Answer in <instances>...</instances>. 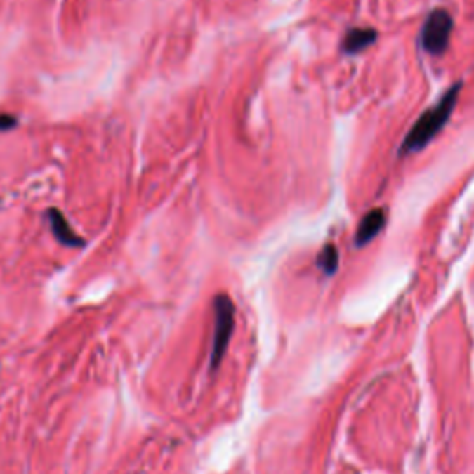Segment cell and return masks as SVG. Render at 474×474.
<instances>
[{"label":"cell","mask_w":474,"mask_h":474,"mask_svg":"<svg viewBox=\"0 0 474 474\" xmlns=\"http://www.w3.org/2000/svg\"><path fill=\"white\" fill-rule=\"evenodd\" d=\"M459 91H461V84H456L445 93L443 98L437 104L421 115L408 132L406 139L402 143V154L408 152H419L423 150L426 145L437 136L445 128V124L449 123L450 115H452L454 107L458 104Z\"/></svg>","instance_id":"cell-1"},{"label":"cell","mask_w":474,"mask_h":474,"mask_svg":"<svg viewBox=\"0 0 474 474\" xmlns=\"http://www.w3.org/2000/svg\"><path fill=\"white\" fill-rule=\"evenodd\" d=\"M215 310V328H213V341H211V354H209V369L215 371L219 367L223 357L228 348L230 337L234 334L235 324V306L234 301L228 295L215 296L213 301Z\"/></svg>","instance_id":"cell-2"},{"label":"cell","mask_w":474,"mask_h":474,"mask_svg":"<svg viewBox=\"0 0 474 474\" xmlns=\"http://www.w3.org/2000/svg\"><path fill=\"white\" fill-rule=\"evenodd\" d=\"M452 17L447 10L437 8L428 15L421 30V45L432 56H441L450 41L452 34Z\"/></svg>","instance_id":"cell-3"},{"label":"cell","mask_w":474,"mask_h":474,"mask_svg":"<svg viewBox=\"0 0 474 474\" xmlns=\"http://www.w3.org/2000/svg\"><path fill=\"white\" fill-rule=\"evenodd\" d=\"M388 223V215H386V209L376 208L371 209L367 213L363 215L362 220H360V225H357L356 230V245L363 246L367 245L369 241H372L376 237L382 228Z\"/></svg>","instance_id":"cell-4"},{"label":"cell","mask_w":474,"mask_h":474,"mask_svg":"<svg viewBox=\"0 0 474 474\" xmlns=\"http://www.w3.org/2000/svg\"><path fill=\"white\" fill-rule=\"evenodd\" d=\"M48 220H51L52 234L62 245L67 246H84V239L74 234V230L67 223L60 209H48Z\"/></svg>","instance_id":"cell-5"},{"label":"cell","mask_w":474,"mask_h":474,"mask_svg":"<svg viewBox=\"0 0 474 474\" xmlns=\"http://www.w3.org/2000/svg\"><path fill=\"white\" fill-rule=\"evenodd\" d=\"M376 30H372V28H352L345 36L343 51L347 54H357V52L365 51L367 46H371L372 43L376 41Z\"/></svg>","instance_id":"cell-6"},{"label":"cell","mask_w":474,"mask_h":474,"mask_svg":"<svg viewBox=\"0 0 474 474\" xmlns=\"http://www.w3.org/2000/svg\"><path fill=\"white\" fill-rule=\"evenodd\" d=\"M321 270L324 275H334L337 270V265H339V252L334 245H327L324 249L321 250V254H319V260H317Z\"/></svg>","instance_id":"cell-7"},{"label":"cell","mask_w":474,"mask_h":474,"mask_svg":"<svg viewBox=\"0 0 474 474\" xmlns=\"http://www.w3.org/2000/svg\"><path fill=\"white\" fill-rule=\"evenodd\" d=\"M17 124V119L13 115H8V113H0V132H8V130H13Z\"/></svg>","instance_id":"cell-8"}]
</instances>
